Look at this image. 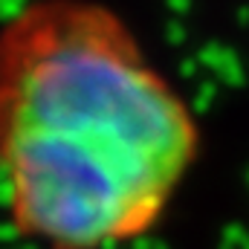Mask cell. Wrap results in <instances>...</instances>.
Listing matches in <instances>:
<instances>
[{"instance_id": "cell-1", "label": "cell", "mask_w": 249, "mask_h": 249, "mask_svg": "<svg viewBox=\"0 0 249 249\" xmlns=\"http://www.w3.org/2000/svg\"><path fill=\"white\" fill-rule=\"evenodd\" d=\"M194 160V105L107 6L29 0L0 23V209L20 241L136 244Z\"/></svg>"}, {"instance_id": "cell-2", "label": "cell", "mask_w": 249, "mask_h": 249, "mask_svg": "<svg viewBox=\"0 0 249 249\" xmlns=\"http://www.w3.org/2000/svg\"><path fill=\"white\" fill-rule=\"evenodd\" d=\"M241 20H244V23H249V6H244V9H241Z\"/></svg>"}]
</instances>
